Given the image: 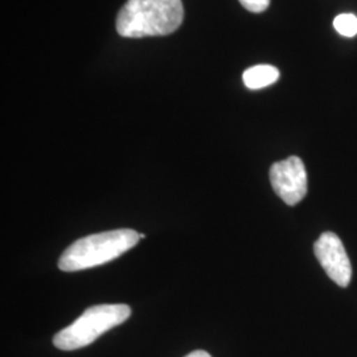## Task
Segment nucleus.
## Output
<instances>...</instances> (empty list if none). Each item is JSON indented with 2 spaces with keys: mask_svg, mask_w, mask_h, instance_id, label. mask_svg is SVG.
<instances>
[{
  "mask_svg": "<svg viewBox=\"0 0 357 357\" xmlns=\"http://www.w3.org/2000/svg\"><path fill=\"white\" fill-rule=\"evenodd\" d=\"M184 19L181 0H128L116 16V31L123 38L165 36Z\"/></svg>",
  "mask_w": 357,
  "mask_h": 357,
  "instance_id": "f257e3e1",
  "label": "nucleus"
},
{
  "mask_svg": "<svg viewBox=\"0 0 357 357\" xmlns=\"http://www.w3.org/2000/svg\"><path fill=\"white\" fill-rule=\"evenodd\" d=\"M144 234L132 229H115L90 234L72 243L59 259L63 271H81L101 266L132 249Z\"/></svg>",
  "mask_w": 357,
  "mask_h": 357,
  "instance_id": "f03ea898",
  "label": "nucleus"
},
{
  "mask_svg": "<svg viewBox=\"0 0 357 357\" xmlns=\"http://www.w3.org/2000/svg\"><path fill=\"white\" fill-rule=\"evenodd\" d=\"M131 315L128 305L89 307L70 326L56 333L53 344L61 351H75L94 343L105 332L125 323Z\"/></svg>",
  "mask_w": 357,
  "mask_h": 357,
  "instance_id": "7ed1b4c3",
  "label": "nucleus"
},
{
  "mask_svg": "<svg viewBox=\"0 0 357 357\" xmlns=\"http://www.w3.org/2000/svg\"><path fill=\"white\" fill-rule=\"evenodd\" d=\"M273 190L287 205H296L307 193L306 167L301 158L290 156L270 168Z\"/></svg>",
  "mask_w": 357,
  "mask_h": 357,
  "instance_id": "20e7f679",
  "label": "nucleus"
},
{
  "mask_svg": "<svg viewBox=\"0 0 357 357\" xmlns=\"http://www.w3.org/2000/svg\"><path fill=\"white\" fill-rule=\"evenodd\" d=\"M314 252L332 281L340 287H347L352 278V265L337 234L332 231L323 233L314 245Z\"/></svg>",
  "mask_w": 357,
  "mask_h": 357,
  "instance_id": "39448f33",
  "label": "nucleus"
},
{
  "mask_svg": "<svg viewBox=\"0 0 357 357\" xmlns=\"http://www.w3.org/2000/svg\"><path fill=\"white\" fill-rule=\"evenodd\" d=\"M280 78V70L273 65H255L243 72V84L249 89L266 88Z\"/></svg>",
  "mask_w": 357,
  "mask_h": 357,
  "instance_id": "423d86ee",
  "label": "nucleus"
},
{
  "mask_svg": "<svg viewBox=\"0 0 357 357\" xmlns=\"http://www.w3.org/2000/svg\"><path fill=\"white\" fill-rule=\"evenodd\" d=\"M333 26L345 38H354L357 35V17L354 13H342L335 17Z\"/></svg>",
  "mask_w": 357,
  "mask_h": 357,
  "instance_id": "0eeeda50",
  "label": "nucleus"
},
{
  "mask_svg": "<svg viewBox=\"0 0 357 357\" xmlns=\"http://www.w3.org/2000/svg\"><path fill=\"white\" fill-rule=\"evenodd\" d=\"M243 7L250 13H259L268 10L270 0H240Z\"/></svg>",
  "mask_w": 357,
  "mask_h": 357,
  "instance_id": "6e6552de",
  "label": "nucleus"
},
{
  "mask_svg": "<svg viewBox=\"0 0 357 357\" xmlns=\"http://www.w3.org/2000/svg\"><path fill=\"white\" fill-rule=\"evenodd\" d=\"M185 357H212L208 352L205 351H193L190 355H187Z\"/></svg>",
  "mask_w": 357,
  "mask_h": 357,
  "instance_id": "1a4fd4ad",
  "label": "nucleus"
}]
</instances>
